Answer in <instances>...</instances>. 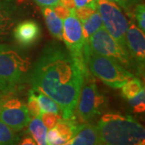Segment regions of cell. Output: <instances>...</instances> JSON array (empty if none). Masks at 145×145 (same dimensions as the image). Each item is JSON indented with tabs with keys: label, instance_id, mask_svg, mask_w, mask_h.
Here are the masks:
<instances>
[{
	"label": "cell",
	"instance_id": "cell-26",
	"mask_svg": "<svg viewBox=\"0 0 145 145\" xmlns=\"http://www.w3.org/2000/svg\"><path fill=\"white\" fill-rule=\"evenodd\" d=\"M94 9L89 7H78V9H75V15L77 16L78 20L81 23H82L86 20L89 16H90L92 13L94 12Z\"/></svg>",
	"mask_w": 145,
	"mask_h": 145
},
{
	"label": "cell",
	"instance_id": "cell-11",
	"mask_svg": "<svg viewBox=\"0 0 145 145\" xmlns=\"http://www.w3.org/2000/svg\"><path fill=\"white\" fill-rule=\"evenodd\" d=\"M40 27L32 20L22 21L13 28V36L16 41L24 48L34 45L40 40Z\"/></svg>",
	"mask_w": 145,
	"mask_h": 145
},
{
	"label": "cell",
	"instance_id": "cell-12",
	"mask_svg": "<svg viewBox=\"0 0 145 145\" xmlns=\"http://www.w3.org/2000/svg\"><path fill=\"white\" fill-rule=\"evenodd\" d=\"M20 18V11L13 0H0V40L13 30Z\"/></svg>",
	"mask_w": 145,
	"mask_h": 145
},
{
	"label": "cell",
	"instance_id": "cell-19",
	"mask_svg": "<svg viewBox=\"0 0 145 145\" xmlns=\"http://www.w3.org/2000/svg\"><path fill=\"white\" fill-rule=\"evenodd\" d=\"M121 88L123 97L128 100L140 93V91L144 88V86L140 79L134 77L129 79L127 82H125Z\"/></svg>",
	"mask_w": 145,
	"mask_h": 145
},
{
	"label": "cell",
	"instance_id": "cell-6",
	"mask_svg": "<svg viewBox=\"0 0 145 145\" xmlns=\"http://www.w3.org/2000/svg\"><path fill=\"white\" fill-rule=\"evenodd\" d=\"M107 106V100L98 89L90 72L84 76L77 103V114L81 123H88L103 114Z\"/></svg>",
	"mask_w": 145,
	"mask_h": 145
},
{
	"label": "cell",
	"instance_id": "cell-23",
	"mask_svg": "<svg viewBox=\"0 0 145 145\" xmlns=\"http://www.w3.org/2000/svg\"><path fill=\"white\" fill-rule=\"evenodd\" d=\"M40 118L42 119V122L45 125L47 129H52L55 127L57 122L61 119L58 114H53L51 112H42Z\"/></svg>",
	"mask_w": 145,
	"mask_h": 145
},
{
	"label": "cell",
	"instance_id": "cell-14",
	"mask_svg": "<svg viewBox=\"0 0 145 145\" xmlns=\"http://www.w3.org/2000/svg\"><path fill=\"white\" fill-rule=\"evenodd\" d=\"M42 13L50 33L56 39L62 40V20L56 15L52 7H44L42 8Z\"/></svg>",
	"mask_w": 145,
	"mask_h": 145
},
{
	"label": "cell",
	"instance_id": "cell-24",
	"mask_svg": "<svg viewBox=\"0 0 145 145\" xmlns=\"http://www.w3.org/2000/svg\"><path fill=\"white\" fill-rule=\"evenodd\" d=\"M47 144L50 145H60L65 144L66 140H64L62 137H61L59 133L57 132L56 128L49 129V131L47 132Z\"/></svg>",
	"mask_w": 145,
	"mask_h": 145
},
{
	"label": "cell",
	"instance_id": "cell-5",
	"mask_svg": "<svg viewBox=\"0 0 145 145\" xmlns=\"http://www.w3.org/2000/svg\"><path fill=\"white\" fill-rule=\"evenodd\" d=\"M86 44L93 52L116 61L134 75H141L144 72L131 56L127 48L120 45L104 27L95 31Z\"/></svg>",
	"mask_w": 145,
	"mask_h": 145
},
{
	"label": "cell",
	"instance_id": "cell-22",
	"mask_svg": "<svg viewBox=\"0 0 145 145\" xmlns=\"http://www.w3.org/2000/svg\"><path fill=\"white\" fill-rule=\"evenodd\" d=\"M129 104L133 106L134 112L135 113H142L145 110V91L143 88L140 93L136 94L135 97L128 99Z\"/></svg>",
	"mask_w": 145,
	"mask_h": 145
},
{
	"label": "cell",
	"instance_id": "cell-2",
	"mask_svg": "<svg viewBox=\"0 0 145 145\" xmlns=\"http://www.w3.org/2000/svg\"><path fill=\"white\" fill-rule=\"evenodd\" d=\"M96 128L101 144H144V127L128 114L106 113L100 119Z\"/></svg>",
	"mask_w": 145,
	"mask_h": 145
},
{
	"label": "cell",
	"instance_id": "cell-3",
	"mask_svg": "<svg viewBox=\"0 0 145 145\" xmlns=\"http://www.w3.org/2000/svg\"><path fill=\"white\" fill-rule=\"evenodd\" d=\"M29 57L9 44H0V93L15 94L29 80Z\"/></svg>",
	"mask_w": 145,
	"mask_h": 145
},
{
	"label": "cell",
	"instance_id": "cell-20",
	"mask_svg": "<svg viewBox=\"0 0 145 145\" xmlns=\"http://www.w3.org/2000/svg\"><path fill=\"white\" fill-rule=\"evenodd\" d=\"M38 93L39 94L37 96V99L43 112H51L57 114L61 112V109L59 106L56 103V102L53 99L41 92H38Z\"/></svg>",
	"mask_w": 145,
	"mask_h": 145
},
{
	"label": "cell",
	"instance_id": "cell-28",
	"mask_svg": "<svg viewBox=\"0 0 145 145\" xmlns=\"http://www.w3.org/2000/svg\"><path fill=\"white\" fill-rule=\"evenodd\" d=\"M97 1L98 0H74L76 7H89L97 10Z\"/></svg>",
	"mask_w": 145,
	"mask_h": 145
},
{
	"label": "cell",
	"instance_id": "cell-9",
	"mask_svg": "<svg viewBox=\"0 0 145 145\" xmlns=\"http://www.w3.org/2000/svg\"><path fill=\"white\" fill-rule=\"evenodd\" d=\"M14 94L0 95V119L11 129L20 131L29 123L31 117L27 106Z\"/></svg>",
	"mask_w": 145,
	"mask_h": 145
},
{
	"label": "cell",
	"instance_id": "cell-13",
	"mask_svg": "<svg viewBox=\"0 0 145 145\" xmlns=\"http://www.w3.org/2000/svg\"><path fill=\"white\" fill-rule=\"evenodd\" d=\"M65 144L94 145L101 144V142L96 127L88 123H82L78 125L75 134Z\"/></svg>",
	"mask_w": 145,
	"mask_h": 145
},
{
	"label": "cell",
	"instance_id": "cell-30",
	"mask_svg": "<svg viewBox=\"0 0 145 145\" xmlns=\"http://www.w3.org/2000/svg\"><path fill=\"white\" fill-rule=\"evenodd\" d=\"M59 4L64 6L65 7H66L69 10L76 9L74 0H59Z\"/></svg>",
	"mask_w": 145,
	"mask_h": 145
},
{
	"label": "cell",
	"instance_id": "cell-33",
	"mask_svg": "<svg viewBox=\"0 0 145 145\" xmlns=\"http://www.w3.org/2000/svg\"><path fill=\"white\" fill-rule=\"evenodd\" d=\"M110 1H112V2L118 4L120 7H122V6H123V4H122V1H121V0H110Z\"/></svg>",
	"mask_w": 145,
	"mask_h": 145
},
{
	"label": "cell",
	"instance_id": "cell-17",
	"mask_svg": "<svg viewBox=\"0 0 145 145\" xmlns=\"http://www.w3.org/2000/svg\"><path fill=\"white\" fill-rule=\"evenodd\" d=\"M79 123L75 120V117H72L69 119H59L56 124V129L61 137L66 141L71 139L73 135L75 134L76 131L78 129Z\"/></svg>",
	"mask_w": 145,
	"mask_h": 145
},
{
	"label": "cell",
	"instance_id": "cell-16",
	"mask_svg": "<svg viewBox=\"0 0 145 145\" xmlns=\"http://www.w3.org/2000/svg\"><path fill=\"white\" fill-rule=\"evenodd\" d=\"M82 24L83 36L85 37L86 41L95 31H97L103 27L101 16L99 12H97L96 10H94L93 13H92L84 22H82Z\"/></svg>",
	"mask_w": 145,
	"mask_h": 145
},
{
	"label": "cell",
	"instance_id": "cell-18",
	"mask_svg": "<svg viewBox=\"0 0 145 145\" xmlns=\"http://www.w3.org/2000/svg\"><path fill=\"white\" fill-rule=\"evenodd\" d=\"M20 138L16 131L0 119V145L16 144L20 142Z\"/></svg>",
	"mask_w": 145,
	"mask_h": 145
},
{
	"label": "cell",
	"instance_id": "cell-1",
	"mask_svg": "<svg viewBox=\"0 0 145 145\" xmlns=\"http://www.w3.org/2000/svg\"><path fill=\"white\" fill-rule=\"evenodd\" d=\"M89 73L68 51L56 43L48 44L34 66L29 81L35 92H41L59 106L63 119L74 117L84 76Z\"/></svg>",
	"mask_w": 145,
	"mask_h": 145
},
{
	"label": "cell",
	"instance_id": "cell-25",
	"mask_svg": "<svg viewBox=\"0 0 145 145\" xmlns=\"http://www.w3.org/2000/svg\"><path fill=\"white\" fill-rule=\"evenodd\" d=\"M134 18H135L138 24L139 28L144 32L145 31V10L144 4H138L134 8Z\"/></svg>",
	"mask_w": 145,
	"mask_h": 145
},
{
	"label": "cell",
	"instance_id": "cell-29",
	"mask_svg": "<svg viewBox=\"0 0 145 145\" xmlns=\"http://www.w3.org/2000/svg\"><path fill=\"white\" fill-rule=\"evenodd\" d=\"M38 5L41 7H54L55 6L59 4V0H35Z\"/></svg>",
	"mask_w": 145,
	"mask_h": 145
},
{
	"label": "cell",
	"instance_id": "cell-34",
	"mask_svg": "<svg viewBox=\"0 0 145 145\" xmlns=\"http://www.w3.org/2000/svg\"><path fill=\"white\" fill-rule=\"evenodd\" d=\"M0 95H1V94H0Z\"/></svg>",
	"mask_w": 145,
	"mask_h": 145
},
{
	"label": "cell",
	"instance_id": "cell-10",
	"mask_svg": "<svg viewBox=\"0 0 145 145\" xmlns=\"http://www.w3.org/2000/svg\"><path fill=\"white\" fill-rule=\"evenodd\" d=\"M126 44L131 56L144 71L145 61L144 32L136 27L133 22L130 23L126 33Z\"/></svg>",
	"mask_w": 145,
	"mask_h": 145
},
{
	"label": "cell",
	"instance_id": "cell-4",
	"mask_svg": "<svg viewBox=\"0 0 145 145\" xmlns=\"http://www.w3.org/2000/svg\"><path fill=\"white\" fill-rule=\"evenodd\" d=\"M84 57L89 71L112 88H121L125 82L135 77L116 61L93 52L86 44L84 48Z\"/></svg>",
	"mask_w": 145,
	"mask_h": 145
},
{
	"label": "cell",
	"instance_id": "cell-31",
	"mask_svg": "<svg viewBox=\"0 0 145 145\" xmlns=\"http://www.w3.org/2000/svg\"><path fill=\"white\" fill-rule=\"evenodd\" d=\"M121 1H122V4H123L122 7L126 11H128L130 8L135 5L139 0H121Z\"/></svg>",
	"mask_w": 145,
	"mask_h": 145
},
{
	"label": "cell",
	"instance_id": "cell-32",
	"mask_svg": "<svg viewBox=\"0 0 145 145\" xmlns=\"http://www.w3.org/2000/svg\"><path fill=\"white\" fill-rule=\"evenodd\" d=\"M20 144L22 145H35L36 144V141L34 139H32L31 137H25L23 140H21Z\"/></svg>",
	"mask_w": 145,
	"mask_h": 145
},
{
	"label": "cell",
	"instance_id": "cell-15",
	"mask_svg": "<svg viewBox=\"0 0 145 145\" xmlns=\"http://www.w3.org/2000/svg\"><path fill=\"white\" fill-rule=\"evenodd\" d=\"M29 123L28 131L36 141V144H47L46 136L48 129L41 119L40 118H34L32 120H30Z\"/></svg>",
	"mask_w": 145,
	"mask_h": 145
},
{
	"label": "cell",
	"instance_id": "cell-8",
	"mask_svg": "<svg viewBox=\"0 0 145 145\" xmlns=\"http://www.w3.org/2000/svg\"><path fill=\"white\" fill-rule=\"evenodd\" d=\"M62 40L68 51L77 60L81 66L84 69H88L84 57L86 40L83 36L82 25L75 15V9H72L71 14L64 20Z\"/></svg>",
	"mask_w": 145,
	"mask_h": 145
},
{
	"label": "cell",
	"instance_id": "cell-21",
	"mask_svg": "<svg viewBox=\"0 0 145 145\" xmlns=\"http://www.w3.org/2000/svg\"><path fill=\"white\" fill-rule=\"evenodd\" d=\"M27 108L30 116H32L34 118H40V115L43 111L40 106L37 96L35 94V91L33 89H31L28 93Z\"/></svg>",
	"mask_w": 145,
	"mask_h": 145
},
{
	"label": "cell",
	"instance_id": "cell-27",
	"mask_svg": "<svg viewBox=\"0 0 145 145\" xmlns=\"http://www.w3.org/2000/svg\"><path fill=\"white\" fill-rule=\"evenodd\" d=\"M54 12L56 13L57 15L61 20L66 19L68 16L71 14V10L68 9L66 7H65L64 6L60 5V4H57V6L54 7Z\"/></svg>",
	"mask_w": 145,
	"mask_h": 145
},
{
	"label": "cell",
	"instance_id": "cell-7",
	"mask_svg": "<svg viewBox=\"0 0 145 145\" xmlns=\"http://www.w3.org/2000/svg\"><path fill=\"white\" fill-rule=\"evenodd\" d=\"M97 9H99L105 29L120 45L127 48L126 33L128 22L120 7L110 0H98Z\"/></svg>",
	"mask_w": 145,
	"mask_h": 145
}]
</instances>
